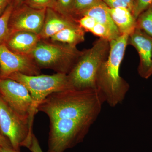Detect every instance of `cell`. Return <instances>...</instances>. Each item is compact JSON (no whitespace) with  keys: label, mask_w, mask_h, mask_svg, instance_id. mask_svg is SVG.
<instances>
[{"label":"cell","mask_w":152,"mask_h":152,"mask_svg":"<svg viewBox=\"0 0 152 152\" xmlns=\"http://www.w3.org/2000/svg\"><path fill=\"white\" fill-rule=\"evenodd\" d=\"M104 102L96 88H71L49 95L38 106L37 112L46 114L50 121L68 118L95 122Z\"/></svg>","instance_id":"1"},{"label":"cell","mask_w":152,"mask_h":152,"mask_svg":"<svg viewBox=\"0 0 152 152\" xmlns=\"http://www.w3.org/2000/svg\"><path fill=\"white\" fill-rule=\"evenodd\" d=\"M129 35H121L110 41L108 57L99 69L96 79V88L105 101L115 107L124 100L129 85L120 75V68L128 45Z\"/></svg>","instance_id":"2"},{"label":"cell","mask_w":152,"mask_h":152,"mask_svg":"<svg viewBox=\"0 0 152 152\" xmlns=\"http://www.w3.org/2000/svg\"><path fill=\"white\" fill-rule=\"evenodd\" d=\"M110 51V41L99 38L91 48L84 50L75 65L67 75L72 88H96V79L102 64L107 60Z\"/></svg>","instance_id":"3"},{"label":"cell","mask_w":152,"mask_h":152,"mask_svg":"<svg viewBox=\"0 0 152 152\" xmlns=\"http://www.w3.org/2000/svg\"><path fill=\"white\" fill-rule=\"evenodd\" d=\"M83 53L67 44L41 39L30 57L41 69L68 75Z\"/></svg>","instance_id":"4"},{"label":"cell","mask_w":152,"mask_h":152,"mask_svg":"<svg viewBox=\"0 0 152 152\" xmlns=\"http://www.w3.org/2000/svg\"><path fill=\"white\" fill-rule=\"evenodd\" d=\"M7 78L23 85L29 92L33 101L29 118L30 126L32 128L34 117L38 112V106L44 100L53 93L72 88L69 83L67 75L61 73L53 75H27L16 72Z\"/></svg>","instance_id":"5"},{"label":"cell","mask_w":152,"mask_h":152,"mask_svg":"<svg viewBox=\"0 0 152 152\" xmlns=\"http://www.w3.org/2000/svg\"><path fill=\"white\" fill-rule=\"evenodd\" d=\"M47 152H64L83 141L94 122L59 119L50 121Z\"/></svg>","instance_id":"6"},{"label":"cell","mask_w":152,"mask_h":152,"mask_svg":"<svg viewBox=\"0 0 152 152\" xmlns=\"http://www.w3.org/2000/svg\"><path fill=\"white\" fill-rule=\"evenodd\" d=\"M0 132L8 139L16 151L21 147L28 148L34 133L29 123L22 118L0 96Z\"/></svg>","instance_id":"7"},{"label":"cell","mask_w":152,"mask_h":152,"mask_svg":"<svg viewBox=\"0 0 152 152\" xmlns=\"http://www.w3.org/2000/svg\"><path fill=\"white\" fill-rule=\"evenodd\" d=\"M0 96L11 108L29 123L33 101L23 85L11 79L0 77Z\"/></svg>","instance_id":"8"},{"label":"cell","mask_w":152,"mask_h":152,"mask_svg":"<svg viewBox=\"0 0 152 152\" xmlns=\"http://www.w3.org/2000/svg\"><path fill=\"white\" fill-rule=\"evenodd\" d=\"M46 10L33 8L24 3L14 6L9 20L10 34L23 31L39 34L45 22Z\"/></svg>","instance_id":"9"},{"label":"cell","mask_w":152,"mask_h":152,"mask_svg":"<svg viewBox=\"0 0 152 152\" xmlns=\"http://www.w3.org/2000/svg\"><path fill=\"white\" fill-rule=\"evenodd\" d=\"M0 77L6 78L14 73L27 75L41 74V69L30 57L15 53L5 44L0 45Z\"/></svg>","instance_id":"10"},{"label":"cell","mask_w":152,"mask_h":152,"mask_svg":"<svg viewBox=\"0 0 152 152\" xmlns=\"http://www.w3.org/2000/svg\"><path fill=\"white\" fill-rule=\"evenodd\" d=\"M128 45L134 47L138 53L140 62L138 68L139 75L148 79L152 61V37L143 30L137 28L129 36Z\"/></svg>","instance_id":"11"},{"label":"cell","mask_w":152,"mask_h":152,"mask_svg":"<svg viewBox=\"0 0 152 152\" xmlns=\"http://www.w3.org/2000/svg\"><path fill=\"white\" fill-rule=\"evenodd\" d=\"M79 25L77 20L65 15L58 11L47 9L42 28L39 36L41 39H49L62 30Z\"/></svg>","instance_id":"12"},{"label":"cell","mask_w":152,"mask_h":152,"mask_svg":"<svg viewBox=\"0 0 152 152\" xmlns=\"http://www.w3.org/2000/svg\"><path fill=\"white\" fill-rule=\"evenodd\" d=\"M40 40L37 34L21 31L10 34L4 44L12 52L30 57Z\"/></svg>","instance_id":"13"},{"label":"cell","mask_w":152,"mask_h":152,"mask_svg":"<svg viewBox=\"0 0 152 152\" xmlns=\"http://www.w3.org/2000/svg\"><path fill=\"white\" fill-rule=\"evenodd\" d=\"M109 12L121 34L129 36L137 28V20L132 12L123 7L110 8Z\"/></svg>","instance_id":"14"},{"label":"cell","mask_w":152,"mask_h":152,"mask_svg":"<svg viewBox=\"0 0 152 152\" xmlns=\"http://www.w3.org/2000/svg\"><path fill=\"white\" fill-rule=\"evenodd\" d=\"M84 16L92 17L97 23L108 28L116 39L121 35L112 18L109 12L108 7L102 1H99L87 10L82 17Z\"/></svg>","instance_id":"15"},{"label":"cell","mask_w":152,"mask_h":152,"mask_svg":"<svg viewBox=\"0 0 152 152\" xmlns=\"http://www.w3.org/2000/svg\"><path fill=\"white\" fill-rule=\"evenodd\" d=\"M86 33L85 30L80 25H77L62 30L49 39L52 42L76 47L77 45L85 41Z\"/></svg>","instance_id":"16"},{"label":"cell","mask_w":152,"mask_h":152,"mask_svg":"<svg viewBox=\"0 0 152 152\" xmlns=\"http://www.w3.org/2000/svg\"><path fill=\"white\" fill-rule=\"evenodd\" d=\"M14 3L11 4L0 16V45L5 44L10 34L9 20L14 9Z\"/></svg>","instance_id":"17"},{"label":"cell","mask_w":152,"mask_h":152,"mask_svg":"<svg viewBox=\"0 0 152 152\" xmlns=\"http://www.w3.org/2000/svg\"><path fill=\"white\" fill-rule=\"evenodd\" d=\"M137 28L152 37V4L143 12L137 19Z\"/></svg>","instance_id":"18"},{"label":"cell","mask_w":152,"mask_h":152,"mask_svg":"<svg viewBox=\"0 0 152 152\" xmlns=\"http://www.w3.org/2000/svg\"><path fill=\"white\" fill-rule=\"evenodd\" d=\"M100 1L102 0H74L72 17L77 20L86 11Z\"/></svg>","instance_id":"19"},{"label":"cell","mask_w":152,"mask_h":152,"mask_svg":"<svg viewBox=\"0 0 152 152\" xmlns=\"http://www.w3.org/2000/svg\"><path fill=\"white\" fill-rule=\"evenodd\" d=\"M24 3L33 8L56 10L57 0H25Z\"/></svg>","instance_id":"20"},{"label":"cell","mask_w":152,"mask_h":152,"mask_svg":"<svg viewBox=\"0 0 152 152\" xmlns=\"http://www.w3.org/2000/svg\"><path fill=\"white\" fill-rule=\"evenodd\" d=\"M90 32L100 38L105 39L109 41L116 39L108 28L99 23H96Z\"/></svg>","instance_id":"21"},{"label":"cell","mask_w":152,"mask_h":152,"mask_svg":"<svg viewBox=\"0 0 152 152\" xmlns=\"http://www.w3.org/2000/svg\"><path fill=\"white\" fill-rule=\"evenodd\" d=\"M74 2V0H57L56 11L65 15L72 18V13Z\"/></svg>","instance_id":"22"},{"label":"cell","mask_w":152,"mask_h":152,"mask_svg":"<svg viewBox=\"0 0 152 152\" xmlns=\"http://www.w3.org/2000/svg\"><path fill=\"white\" fill-rule=\"evenodd\" d=\"M110 8L123 7L132 12L134 0H102Z\"/></svg>","instance_id":"23"},{"label":"cell","mask_w":152,"mask_h":152,"mask_svg":"<svg viewBox=\"0 0 152 152\" xmlns=\"http://www.w3.org/2000/svg\"><path fill=\"white\" fill-rule=\"evenodd\" d=\"M152 4V0H134L132 14L137 20L138 17Z\"/></svg>","instance_id":"24"},{"label":"cell","mask_w":152,"mask_h":152,"mask_svg":"<svg viewBox=\"0 0 152 152\" xmlns=\"http://www.w3.org/2000/svg\"><path fill=\"white\" fill-rule=\"evenodd\" d=\"M80 26L85 30V31L91 32L97 22L92 17L84 16L77 20Z\"/></svg>","instance_id":"25"},{"label":"cell","mask_w":152,"mask_h":152,"mask_svg":"<svg viewBox=\"0 0 152 152\" xmlns=\"http://www.w3.org/2000/svg\"><path fill=\"white\" fill-rule=\"evenodd\" d=\"M28 148L32 152H43L37 139L34 134L33 135L31 143Z\"/></svg>","instance_id":"26"},{"label":"cell","mask_w":152,"mask_h":152,"mask_svg":"<svg viewBox=\"0 0 152 152\" xmlns=\"http://www.w3.org/2000/svg\"><path fill=\"white\" fill-rule=\"evenodd\" d=\"M14 3V0H0V16L11 4Z\"/></svg>","instance_id":"27"},{"label":"cell","mask_w":152,"mask_h":152,"mask_svg":"<svg viewBox=\"0 0 152 152\" xmlns=\"http://www.w3.org/2000/svg\"><path fill=\"white\" fill-rule=\"evenodd\" d=\"M0 147L13 148L8 139L0 132Z\"/></svg>","instance_id":"28"},{"label":"cell","mask_w":152,"mask_h":152,"mask_svg":"<svg viewBox=\"0 0 152 152\" xmlns=\"http://www.w3.org/2000/svg\"><path fill=\"white\" fill-rule=\"evenodd\" d=\"M0 152H20V151H16L13 148L0 147Z\"/></svg>","instance_id":"29"},{"label":"cell","mask_w":152,"mask_h":152,"mask_svg":"<svg viewBox=\"0 0 152 152\" xmlns=\"http://www.w3.org/2000/svg\"><path fill=\"white\" fill-rule=\"evenodd\" d=\"M25 0H14V6H18L23 4Z\"/></svg>","instance_id":"30"},{"label":"cell","mask_w":152,"mask_h":152,"mask_svg":"<svg viewBox=\"0 0 152 152\" xmlns=\"http://www.w3.org/2000/svg\"><path fill=\"white\" fill-rule=\"evenodd\" d=\"M152 75V61L151 63V69H150L149 73V77H151Z\"/></svg>","instance_id":"31"},{"label":"cell","mask_w":152,"mask_h":152,"mask_svg":"<svg viewBox=\"0 0 152 152\" xmlns=\"http://www.w3.org/2000/svg\"><path fill=\"white\" fill-rule=\"evenodd\" d=\"M0 72H1V69H0Z\"/></svg>","instance_id":"32"}]
</instances>
